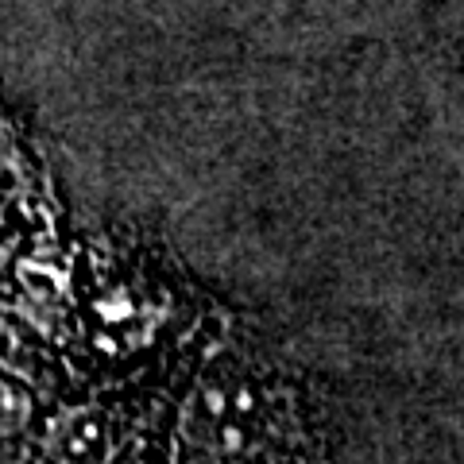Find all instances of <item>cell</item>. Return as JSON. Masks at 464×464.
Listing matches in <instances>:
<instances>
[{
    "label": "cell",
    "instance_id": "6da1fadb",
    "mask_svg": "<svg viewBox=\"0 0 464 464\" xmlns=\"http://www.w3.org/2000/svg\"><path fill=\"white\" fill-rule=\"evenodd\" d=\"M190 433L213 464H298L306 453V418L298 395L244 372L201 387Z\"/></svg>",
    "mask_w": 464,
    "mask_h": 464
}]
</instances>
